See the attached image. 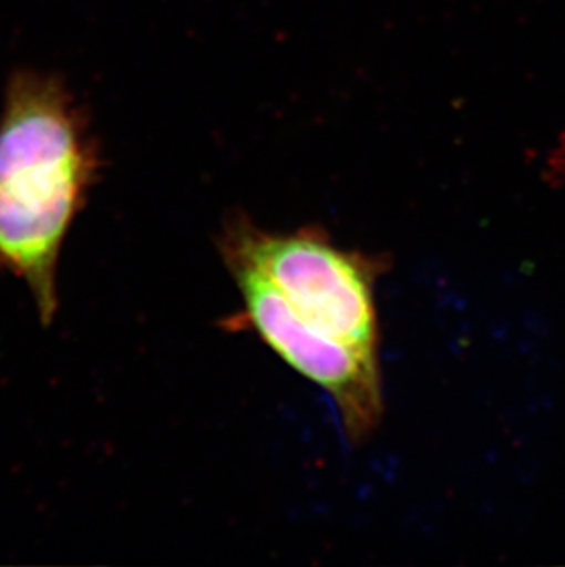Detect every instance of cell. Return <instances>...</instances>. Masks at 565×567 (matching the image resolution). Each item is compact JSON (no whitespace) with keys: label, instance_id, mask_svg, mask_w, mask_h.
Listing matches in <instances>:
<instances>
[{"label":"cell","instance_id":"1","mask_svg":"<svg viewBox=\"0 0 565 567\" xmlns=\"http://www.w3.org/2000/svg\"><path fill=\"white\" fill-rule=\"evenodd\" d=\"M96 173V150L63 89L38 75L11 83L0 120V268L30 290L44 326L58 312L59 259Z\"/></svg>","mask_w":565,"mask_h":567},{"label":"cell","instance_id":"2","mask_svg":"<svg viewBox=\"0 0 565 567\" xmlns=\"http://www.w3.org/2000/svg\"><path fill=\"white\" fill-rule=\"evenodd\" d=\"M219 247L223 256L240 257L265 276L310 327L352 348L379 351V259L338 248L315 228L263 230L245 215L226 223Z\"/></svg>","mask_w":565,"mask_h":567},{"label":"cell","instance_id":"3","mask_svg":"<svg viewBox=\"0 0 565 567\" xmlns=\"http://www.w3.org/2000/svg\"><path fill=\"white\" fill-rule=\"evenodd\" d=\"M225 257L245 301V320L301 375L329 391L351 443H362L384 417L379 357L310 327L278 289L240 257Z\"/></svg>","mask_w":565,"mask_h":567},{"label":"cell","instance_id":"4","mask_svg":"<svg viewBox=\"0 0 565 567\" xmlns=\"http://www.w3.org/2000/svg\"><path fill=\"white\" fill-rule=\"evenodd\" d=\"M523 327L528 332V337L536 340H545L551 334L549 321L536 311H527L523 315Z\"/></svg>","mask_w":565,"mask_h":567},{"label":"cell","instance_id":"5","mask_svg":"<svg viewBox=\"0 0 565 567\" xmlns=\"http://www.w3.org/2000/svg\"><path fill=\"white\" fill-rule=\"evenodd\" d=\"M540 468H542V463H540L536 455H522V457L517 460L516 465L517 480H522V482H534V480L538 477Z\"/></svg>","mask_w":565,"mask_h":567}]
</instances>
